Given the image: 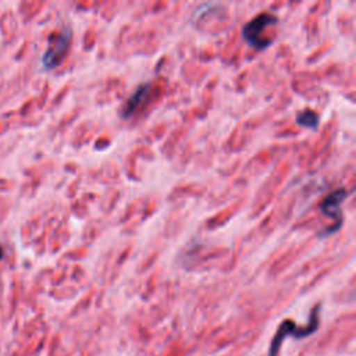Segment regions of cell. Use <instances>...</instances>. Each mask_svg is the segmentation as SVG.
Here are the masks:
<instances>
[{
  "label": "cell",
  "instance_id": "obj_6",
  "mask_svg": "<svg viewBox=\"0 0 356 356\" xmlns=\"http://www.w3.org/2000/svg\"><path fill=\"white\" fill-rule=\"evenodd\" d=\"M296 124L307 129H316L320 124V115L313 110H303L296 114Z\"/></svg>",
  "mask_w": 356,
  "mask_h": 356
},
{
  "label": "cell",
  "instance_id": "obj_1",
  "mask_svg": "<svg viewBox=\"0 0 356 356\" xmlns=\"http://www.w3.org/2000/svg\"><path fill=\"white\" fill-rule=\"evenodd\" d=\"M277 24H278V17L275 14L268 11L259 13L242 26V38L253 49L259 51L264 50L273 43V39H268L266 36V31Z\"/></svg>",
  "mask_w": 356,
  "mask_h": 356
},
{
  "label": "cell",
  "instance_id": "obj_2",
  "mask_svg": "<svg viewBox=\"0 0 356 356\" xmlns=\"http://www.w3.org/2000/svg\"><path fill=\"white\" fill-rule=\"evenodd\" d=\"M318 313H320V306L317 305L313 312L310 313V318H309V323L305 327H298L292 320H285L277 330L273 341H271V345H270V356H275L281 348V343L282 341L285 339V337L288 335H292L293 338L299 339V338H305L310 334H313L317 327H318Z\"/></svg>",
  "mask_w": 356,
  "mask_h": 356
},
{
  "label": "cell",
  "instance_id": "obj_3",
  "mask_svg": "<svg viewBox=\"0 0 356 356\" xmlns=\"http://www.w3.org/2000/svg\"><path fill=\"white\" fill-rule=\"evenodd\" d=\"M348 196V191L345 188H338L332 192H330L320 203V211L328 217L330 220H332V225L320 231L318 236H328L335 234L343 222V214L341 210V206L343 203V200Z\"/></svg>",
  "mask_w": 356,
  "mask_h": 356
},
{
  "label": "cell",
  "instance_id": "obj_5",
  "mask_svg": "<svg viewBox=\"0 0 356 356\" xmlns=\"http://www.w3.org/2000/svg\"><path fill=\"white\" fill-rule=\"evenodd\" d=\"M152 93V85L150 82H143L140 83L132 95L125 100L124 106L121 107V117L129 118L135 113H138L140 108L145 107V104L149 102Z\"/></svg>",
  "mask_w": 356,
  "mask_h": 356
},
{
  "label": "cell",
  "instance_id": "obj_4",
  "mask_svg": "<svg viewBox=\"0 0 356 356\" xmlns=\"http://www.w3.org/2000/svg\"><path fill=\"white\" fill-rule=\"evenodd\" d=\"M72 40V31L65 26L58 33L53 35L46 51L42 56V65L46 70H53L63 63Z\"/></svg>",
  "mask_w": 356,
  "mask_h": 356
}]
</instances>
